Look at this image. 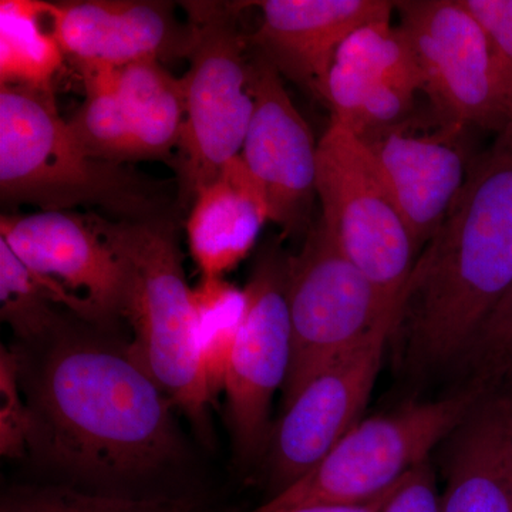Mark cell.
<instances>
[{
    "instance_id": "cell-31",
    "label": "cell",
    "mask_w": 512,
    "mask_h": 512,
    "mask_svg": "<svg viewBox=\"0 0 512 512\" xmlns=\"http://www.w3.org/2000/svg\"><path fill=\"white\" fill-rule=\"evenodd\" d=\"M384 494L383 497L377 498V500L370 501L366 504L357 505H338V504H312V505H299V507H288V508H275L271 505L264 504L261 507L255 508V510L247 512H382L384 503H386L387 497L392 493Z\"/></svg>"
},
{
    "instance_id": "cell-26",
    "label": "cell",
    "mask_w": 512,
    "mask_h": 512,
    "mask_svg": "<svg viewBox=\"0 0 512 512\" xmlns=\"http://www.w3.org/2000/svg\"><path fill=\"white\" fill-rule=\"evenodd\" d=\"M0 512H198L177 498H127L67 487L23 488L3 500Z\"/></svg>"
},
{
    "instance_id": "cell-13",
    "label": "cell",
    "mask_w": 512,
    "mask_h": 512,
    "mask_svg": "<svg viewBox=\"0 0 512 512\" xmlns=\"http://www.w3.org/2000/svg\"><path fill=\"white\" fill-rule=\"evenodd\" d=\"M281 77L264 57L251 62L254 114L241 157L264 188L271 221L295 234L312 227L318 143Z\"/></svg>"
},
{
    "instance_id": "cell-14",
    "label": "cell",
    "mask_w": 512,
    "mask_h": 512,
    "mask_svg": "<svg viewBox=\"0 0 512 512\" xmlns=\"http://www.w3.org/2000/svg\"><path fill=\"white\" fill-rule=\"evenodd\" d=\"M53 33L64 57L80 73L120 69L138 60L188 56L190 23L181 25L174 6L147 0L49 2Z\"/></svg>"
},
{
    "instance_id": "cell-30",
    "label": "cell",
    "mask_w": 512,
    "mask_h": 512,
    "mask_svg": "<svg viewBox=\"0 0 512 512\" xmlns=\"http://www.w3.org/2000/svg\"><path fill=\"white\" fill-rule=\"evenodd\" d=\"M382 512H441V497L429 460L413 468L393 488Z\"/></svg>"
},
{
    "instance_id": "cell-10",
    "label": "cell",
    "mask_w": 512,
    "mask_h": 512,
    "mask_svg": "<svg viewBox=\"0 0 512 512\" xmlns=\"http://www.w3.org/2000/svg\"><path fill=\"white\" fill-rule=\"evenodd\" d=\"M288 272L289 259L268 252L244 288L247 305L229 357L224 392L235 453L245 463L268 446L272 399L284 387L291 365Z\"/></svg>"
},
{
    "instance_id": "cell-21",
    "label": "cell",
    "mask_w": 512,
    "mask_h": 512,
    "mask_svg": "<svg viewBox=\"0 0 512 512\" xmlns=\"http://www.w3.org/2000/svg\"><path fill=\"white\" fill-rule=\"evenodd\" d=\"M323 101L332 111L333 121L363 138L396 126L412 109L414 96L348 66L333 63Z\"/></svg>"
},
{
    "instance_id": "cell-5",
    "label": "cell",
    "mask_w": 512,
    "mask_h": 512,
    "mask_svg": "<svg viewBox=\"0 0 512 512\" xmlns=\"http://www.w3.org/2000/svg\"><path fill=\"white\" fill-rule=\"evenodd\" d=\"M190 69L181 77L185 119L174 157L178 201L190 205L195 195L241 156L252 114L251 62L247 40L239 33L237 3L190 2Z\"/></svg>"
},
{
    "instance_id": "cell-20",
    "label": "cell",
    "mask_w": 512,
    "mask_h": 512,
    "mask_svg": "<svg viewBox=\"0 0 512 512\" xmlns=\"http://www.w3.org/2000/svg\"><path fill=\"white\" fill-rule=\"evenodd\" d=\"M64 55L50 22L49 2H0V82L50 87Z\"/></svg>"
},
{
    "instance_id": "cell-23",
    "label": "cell",
    "mask_w": 512,
    "mask_h": 512,
    "mask_svg": "<svg viewBox=\"0 0 512 512\" xmlns=\"http://www.w3.org/2000/svg\"><path fill=\"white\" fill-rule=\"evenodd\" d=\"M82 76L84 101L69 121L80 146L93 158L107 163L141 161L117 97L114 69L87 70Z\"/></svg>"
},
{
    "instance_id": "cell-12",
    "label": "cell",
    "mask_w": 512,
    "mask_h": 512,
    "mask_svg": "<svg viewBox=\"0 0 512 512\" xmlns=\"http://www.w3.org/2000/svg\"><path fill=\"white\" fill-rule=\"evenodd\" d=\"M0 238L30 271L64 289L76 315L94 323L123 316L126 266L101 231L99 215L74 211L3 214Z\"/></svg>"
},
{
    "instance_id": "cell-3",
    "label": "cell",
    "mask_w": 512,
    "mask_h": 512,
    "mask_svg": "<svg viewBox=\"0 0 512 512\" xmlns=\"http://www.w3.org/2000/svg\"><path fill=\"white\" fill-rule=\"evenodd\" d=\"M0 198L39 211L100 208L120 221L160 218L163 184L97 160L57 110L52 86L0 87Z\"/></svg>"
},
{
    "instance_id": "cell-25",
    "label": "cell",
    "mask_w": 512,
    "mask_h": 512,
    "mask_svg": "<svg viewBox=\"0 0 512 512\" xmlns=\"http://www.w3.org/2000/svg\"><path fill=\"white\" fill-rule=\"evenodd\" d=\"M333 63L343 64L396 89L423 92L424 79L409 36L392 20L373 22L355 30L342 43Z\"/></svg>"
},
{
    "instance_id": "cell-15",
    "label": "cell",
    "mask_w": 512,
    "mask_h": 512,
    "mask_svg": "<svg viewBox=\"0 0 512 512\" xmlns=\"http://www.w3.org/2000/svg\"><path fill=\"white\" fill-rule=\"evenodd\" d=\"M464 130L441 124L436 133L414 136L396 124L362 138L419 254L466 184L471 163L460 143Z\"/></svg>"
},
{
    "instance_id": "cell-28",
    "label": "cell",
    "mask_w": 512,
    "mask_h": 512,
    "mask_svg": "<svg viewBox=\"0 0 512 512\" xmlns=\"http://www.w3.org/2000/svg\"><path fill=\"white\" fill-rule=\"evenodd\" d=\"M463 355L483 379L512 376V285L481 323Z\"/></svg>"
},
{
    "instance_id": "cell-8",
    "label": "cell",
    "mask_w": 512,
    "mask_h": 512,
    "mask_svg": "<svg viewBox=\"0 0 512 512\" xmlns=\"http://www.w3.org/2000/svg\"><path fill=\"white\" fill-rule=\"evenodd\" d=\"M292 355L284 409L323 370L363 342L384 319H397L376 286L343 255L322 221L308 231L301 254L289 259Z\"/></svg>"
},
{
    "instance_id": "cell-1",
    "label": "cell",
    "mask_w": 512,
    "mask_h": 512,
    "mask_svg": "<svg viewBox=\"0 0 512 512\" xmlns=\"http://www.w3.org/2000/svg\"><path fill=\"white\" fill-rule=\"evenodd\" d=\"M30 379V450L73 476L130 480L181 454L174 404L127 348L62 335Z\"/></svg>"
},
{
    "instance_id": "cell-6",
    "label": "cell",
    "mask_w": 512,
    "mask_h": 512,
    "mask_svg": "<svg viewBox=\"0 0 512 512\" xmlns=\"http://www.w3.org/2000/svg\"><path fill=\"white\" fill-rule=\"evenodd\" d=\"M316 195L330 237L400 316L419 252L372 151L333 120L318 143Z\"/></svg>"
},
{
    "instance_id": "cell-22",
    "label": "cell",
    "mask_w": 512,
    "mask_h": 512,
    "mask_svg": "<svg viewBox=\"0 0 512 512\" xmlns=\"http://www.w3.org/2000/svg\"><path fill=\"white\" fill-rule=\"evenodd\" d=\"M53 303L73 311L70 296L56 282L35 274L0 238V315L19 338L36 342L60 328Z\"/></svg>"
},
{
    "instance_id": "cell-19",
    "label": "cell",
    "mask_w": 512,
    "mask_h": 512,
    "mask_svg": "<svg viewBox=\"0 0 512 512\" xmlns=\"http://www.w3.org/2000/svg\"><path fill=\"white\" fill-rule=\"evenodd\" d=\"M114 86L141 160L174 158L185 119L181 79L146 59L114 69Z\"/></svg>"
},
{
    "instance_id": "cell-27",
    "label": "cell",
    "mask_w": 512,
    "mask_h": 512,
    "mask_svg": "<svg viewBox=\"0 0 512 512\" xmlns=\"http://www.w3.org/2000/svg\"><path fill=\"white\" fill-rule=\"evenodd\" d=\"M23 359L19 352L0 349V454L22 458L30 450L33 413L20 393Z\"/></svg>"
},
{
    "instance_id": "cell-29",
    "label": "cell",
    "mask_w": 512,
    "mask_h": 512,
    "mask_svg": "<svg viewBox=\"0 0 512 512\" xmlns=\"http://www.w3.org/2000/svg\"><path fill=\"white\" fill-rule=\"evenodd\" d=\"M477 20L491 47L498 83L512 130V0H460Z\"/></svg>"
},
{
    "instance_id": "cell-7",
    "label": "cell",
    "mask_w": 512,
    "mask_h": 512,
    "mask_svg": "<svg viewBox=\"0 0 512 512\" xmlns=\"http://www.w3.org/2000/svg\"><path fill=\"white\" fill-rule=\"evenodd\" d=\"M474 403L476 394H460L360 420L318 466L265 504L288 508L377 500L429 460L430 451L470 416Z\"/></svg>"
},
{
    "instance_id": "cell-32",
    "label": "cell",
    "mask_w": 512,
    "mask_h": 512,
    "mask_svg": "<svg viewBox=\"0 0 512 512\" xmlns=\"http://www.w3.org/2000/svg\"><path fill=\"white\" fill-rule=\"evenodd\" d=\"M504 429L507 437L508 460H510L511 481H512V397L503 399Z\"/></svg>"
},
{
    "instance_id": "cell-11",
    "label": "cell",
    "mask_w": 512,
    "mask_h": 512,
    "mask_svg": "<svg viewBox=\"0 0 512 512\" xmlns=\"http://www.w3.org/2000/svg\"><path fill=\"white\" fill-rule=\"evenodd\" d=\"M397 325V319H384L284 409L269 439V474L278 488L276 494L318 466L359 423Z\"/></svg>"
},
{
    "instance_id": "cell-16",
    "label": "cell",
    "mask_w": 512,
    "mask_h": 512,
    "mask_svg": "<svg viewBox=\"0 0 512 512\" xmlns=\"http://www.w3.org/2000/svg\"><path fill=\"white\" fill-rule=\"evenodd\" d=\"M259 29L251 37L258 55L281 76L323 100L339 47L355 30L392 20L389 0H265Z\"/></svg>"
},
{
    "instance_id": "cell-17",
    "label": "cell",
    "mask_w": 512,
    "mask_h": 512,
    "mask_svg": "<svg viewBox=\"0 0 512 512\" xmlns=\"http://www.w3.org/2000/svg\"><path fill=\"white\" fill-rule=\"evenodd\" d=\"M266 221L264 188L241 156L232 158L197 192L188 215V247L202 278H224L254 248Z\"/></svg>"
},
{
    "instance_id": "cell-18",
    "label": "cell",
    "mask_w": 512,
    "mask_h": 512,
    "mask_svg": "<svg viewBox=\"0 0 512 512\" xmlns=\"http://www.w3.org/2000/svg\"><path fill=\"white\" fill-rule=\"evenodd\" d=\"M441 512H512L501 400L481 407L458 437Z\"/></svg>"
},
{
    "instance_id": "cell-24",
    "label": "cell",
    "mask_w": 512,
    "mask_h": 512,
    "mask_svg": "<svg viewBox=\"0 0 512 512\" xmlns=\"http://www.w3.org/2000/svg\"><path fill=\"white\" fill-rule=\"evenodd\" d=\"M198 345L208 392L215 402L224 392L229 357L244 318V289L229 284L224 278H202L192 289Z\"/></svg>"
},
{
    "instance_id": "cell-4",
    "label": "cell",
    "mask_w": 512,
    "mask_h": 512,
    "mask_svg": "<svg viewBox=\"0 0 512 512\" xmlns=\"http://www.w3.org/2000/svg\"><path fill=\"white\" fill-rule=\"evenodd\" d=\"M99 222L126 266L123 316L134 332L128 352L197 430L207 434L214 402L174 228L163 217L113 222L99 215Z\"/></svg>"
},
{
    "instance_id": "cell-9",
    "label": "cell",
    "mask_w": 512,
    "mask_h": 512,
    "mask_svg": "<svg viewBox=\"0 0 512 512\" xmlns=\"http://www.w3.org/2000/svg\"><path fill=\"white\" fill-rule=\"evenodd\" d=\"M396 10L441 124L504 133L508 114L490 43L460 0H403Z\"/></svg>"
},
{
    "instance_id": "cell-2",
    "label": "cell",
    "mask_w": 512,
    "mask_h": 512,
    "mask_svg": "<svg viewBox=\"0 0 512 512\" xmlns=\"http://www.w3.org/2000/svg\"><path fill=\"white\" fill-rule=\"evenodd\" d=\"M512 285V130L476 160L456 204L421 249L404 288L406 323L417 360L439 365L463 355Z\"/></svg>"
}]
</instances>
